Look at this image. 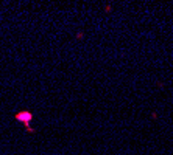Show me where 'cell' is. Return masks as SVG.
I'll use <instances>...</instances> for the list:
<instances>
[{"instance_id":"6da1fadb","label":"cell","mask_w":173,"mask_h":155,"mask_svg":"<svg viewBox=\"0 0 173 155\" xmlns=\"http://www.w3.org/2000/svg\"><path fill=\"white\" fill-rule=\"evenodd\" d=\"M14 120L16 121H20L23 126H30V121L33 120V113L28 112V110H23V112H19L14 115Z\"/></svg>"}]
</instances>
